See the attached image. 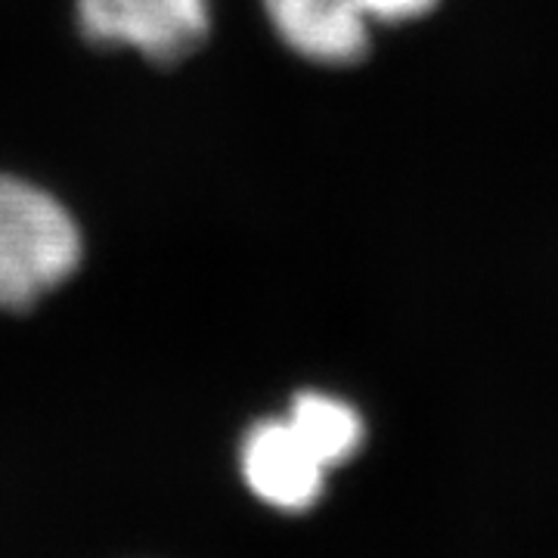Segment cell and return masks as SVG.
<instances>
[{
	"label": "cell",
	"mask_w": 558,
	"mask_h": 558,
	"mask_svg": "<svg viewBox=\"0 0 558 558\" xmlns=\"http://www.w3.org/2000/svg\"><path fill=\"white\" fill-rule=\"evenodd\" d=\"M78 264V223L65 205L28 180L0 174V307H32Z\"/></svg>",
	"instance_id": "6da1fadb"
},
{
	"label": "cell",
	"mask_w": 558,
	"mask_h": 558,
	"mask_svg": "<svg viewBox=\"0 0 558 558\" xmlns=\"http://www.w3.org/2000/svg\"><path fill=\"white\" fill-rule=\"evenodd\" d=\"M84 38L131 47L153 62H180L211 28V0H78Z\"/></svg>",
	"instance_id": "7a4b0ae2"
},
{
	"label": "cell",
	"mask_w": 558,
	"mask_h": 558,
	"mask_svg": "<svg viewBox=\"0 0 558 558\" xmlns=\"http://www.w3.org/2000/svg\"><path fill=\"white\" fill-rule=\"evenodd\" d=\"M240 469L248 490L279 512L314 509L332 472L286 416L260 418L245 432Z\"/></svg>",
	"instance_id": "3957f363"
},
{
	"label": "cell",
	"mask_w": 558,
	"mask_h": 558,
	"mask_svg": "<svg viewBox=\"0 0 558 558\" xmlns=\"http://www.w3.org/2000/svg\"><path fill=\"white\" fill-rule=\"evenodd\" d=\"M279 40L317 65H357L373 47V25L357 0H264Z\"/></svg>",
	"instance_id": "277c9868"
},
{
	"label": "cell",
	"mask_w": 558,
	"mask_h": 558,
	"mask_svg": "<svg viewBox=\"0 0 558 558\" xmlns=\"http://www.w3.org/2000/svg\"><path fill=\"white\" fill-rule=\"evenodd\" d=\"M286 418L295 425L329 469H339L348 459L357 457L366 440V422L354 403L336 398L329 391H301L289 403Z\"/></svg>",
	"instance_id": "5b68a950"
},
{
	"label": "cell",
	"mask_w": 558,
	"mask_h": 558,
	"mask_svg": "<svg viewBox=\"0 0 558 558\" xmlns=\"http://www.w3.org/2000/svg\"><path fill=\"white\" fill-rule=\"evenodd\" d=\"M440 0H357L360 13L369 20V25H407L432 16Z\"/></svg>",
	"instance_id": "8992f818"
}]
</instances>
